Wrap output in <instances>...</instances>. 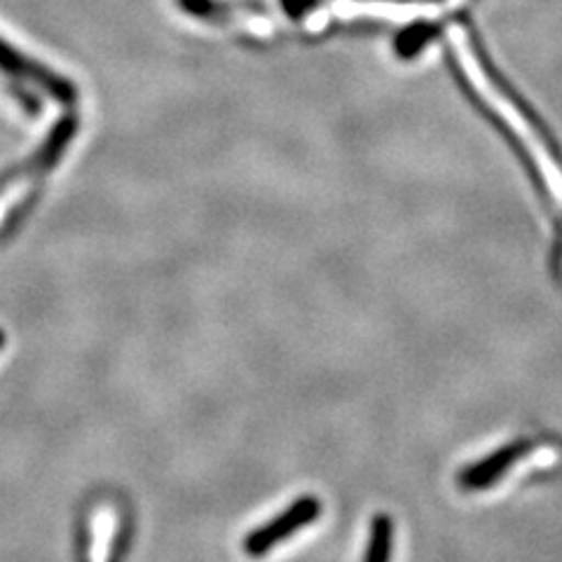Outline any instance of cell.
<instances>
[{"label": "cell", "mask_w": 562, "mask_h": 562, "mask_svg": "<svg viewBox=\"0 0 562 562\" xmlns=\"http://www.w3.org/2000/svg\"><path fill=\"white\" fill-rule=\"evenodd\" d=\"M322 516V502L316 497H301L295 499L284 514H279L270 522L260 525L249 537L244 539V551L251 558H260L270 553L277 543L289 539L297 530H303L314 518Z\"/></svg>", "instance_id": "obj_1"}, {"label": "cell", "mask_w": 562, "mask_h": 562, "mask_svg": "<svg viewBox=\"0 0 562 562\" xmlns=\"http://www.w3.org/2000/svg\"><path fill=\"white\" fill-rule=\"evenodd\" d=\"M0 70L14 80H29L33 85H38L41 90H45V94H49L55 101L74 103L78 97V90L74 82L55 74L52 68L29 59L26 55H22L20 49H14L3 38H0Z\"/></svg>", "instance_id": "obj_2"}, {"label": "cell", "mask_w": 562, "mask_h": 562, "mask_svg": "<svg viewBox=\"0 0 562 562\" xmlns=\"http://www.w3.org/2000/svg\"><path fill=\"white\" fill-rule=\"evenodd\" d=\"M535 448L532 438H516V441L502 446L499 450H495L492 454L483 457L481 462L467 467L460 473V485L464 490H485L492 483H497L504 473L512 469L520 457H525Z\"/></svg>", "instance_id": "obj_3"}, {"label": "cell", "mask_w": 562, "mask_h": 562, "mask_svg": "<svg viewBox=\"0 0 562 562\" xmlns=\"http://www.w3.org/2000/svg\"><path fill=\"white\" fill-rule=\"evenodd\" d=\"M78 132V117L74 115H66L61 117L55 127H52L49 136L45 138V144L38 153H33L26 162H22L20 167H14L12 171H8L5 176H0V186L14 181V179H22V176H33L38 171H47L57 165V160L61 157L64 148L70 144V138L76 136Z\"/></svg>", "instance_id": "obj_4"}, {"label": "cell", "mask_w": 562, "mask_h": 562, "mask_svg": "<svg viewBox=\"0 0 562 562\" xmlns=\"http://www.w3.org/2000/svg\"><path fill=\"white\" fill-rule=\"evenodd\" d=\"M394 541V522L386 514H378L371 520V537H368V549L363 562H390Z\"/></svg>", "instance_id": "obj_5"}, {"label": "cell", "mask_w": 562, "mask_h": 562, "mask_svg": "<svg viewBox=\"0 0 562 562\" xmlns=\"http://www.w3.org/2000/svg\"><path fill=\"white\" fill-rule=\"evenodd\" d=\"M3 345H5V333L0 330V347H3Z\"/></svg>", "instance_id": "obj_6"}]
</instances>
